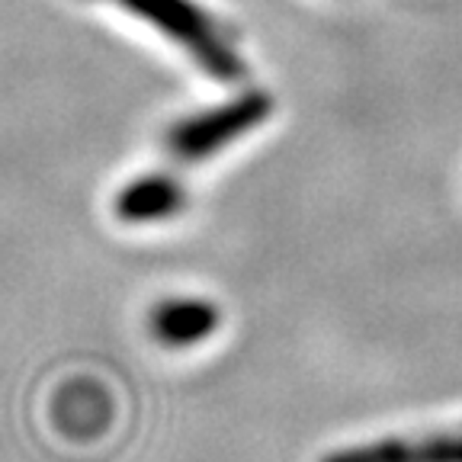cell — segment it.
<instances>
[{
	"label": "cell",
	"instance_id": "obj_3",
	"mask_svg": "<svg viewBox=\"0 0 462 462\" xmlns=\"http://www.w3.org/2000/svg\"><path fill=\"white\" fill-rule=\"evenodd\" d=\"M321 462H462V430L424 433V437H392V440L346 447L328 453Z\"/></svg>",
	"mask_w": 462,
	"mask_h": 462
},
{
	"label": "cell",
	"instance_id": "obj_1",
	"mask_svg": "<svg viewBox=\"0 0 462 462\" xmlns=\"http://www.w3.org/2000/svg\"><path fill=\"white\" fill-rule=\"evenodd\" d=\"M113 4L132 10L138 20L152 23V29H158L173 45H180L209 78L238 84L247 74L235 32L212 14L196 7L193 0H113Z\"/></svg>",
	"mask_w": 462,
	"mask_h": 462
},
{
	"label": "cell",
	"instance_id": "obj_5",
	"mask_svg": "<svg viewBox=\"0 0 462 462\" xmlns=\"http://www.w3.org/2000/svg\"><path fill=\"white\" fill-rule=\"evenodd\" d=\"M216 328L218 309L206 299H167L152 311V334L167 346H193Z\"/></svg>",
	"mask_w": 462,
	"mask_h": 462
},
{
	"label": "cell",
	"instance_id": "obj_4",
	"mask_svg": "<svg viewBox=\"0 0 462 462\" xmlns=\"http://www.w3.org/2000/svg\"><path fill=\"white\" fill-rule=\"evenodd\" d=\"M187 189L167 173H148L116 196V216L123 222H161L183 209Z\"/></svg>",
	"mask_w": 462,
	"mask_h": 462
},
{
	"label": "cell",
	"instance_id": "obj_2",
	"mask_svg": "<svg viewBox=\"0 0 462 462\" xmlns=\"http://www.w3.org/2000/svg\"><path fill=\"white\" fill-rule=\"evenodd\" d=\"M270 113H273V97L270 94H263V90L241 94L235 100L222 103V106L196 113L173 125L164 138L167 152H171L173 161H180V164H199V161L228 148L231 142L245 138L260 123H267Z\"/></svg>",
	"mask_w": 462,
	"mask_h": 462
}]
</instances>
